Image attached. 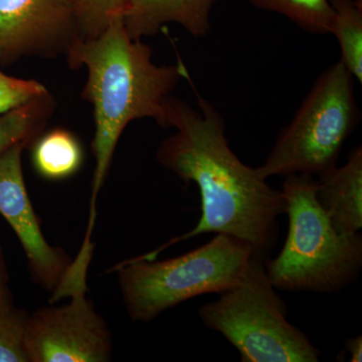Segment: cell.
I'll return each mask as SVG.
<instances>
[{
    "label": "cell",
    "instance_id": "cell-2",
    "mask_svg": "<svg viewBox=\"0 0 362 362\" xmlns=\"http://www.w3.org/2000/svg\"><path fill=\"white\" fill-rule=\"evenodd\" d=\"M71 66H85V98L94 106L93 151L96 159L90 218L85 240H90L96 220L97 195L108 173L117 143L126 126L151 118L163 127L165 105L171 92L188 71L181 62L157 66L152 51L141 40L131 39L124 21H117L99 37L78 39L68 51Z\"/></svg>",
    "mask_w": 362,
    "mask_h": 362
},
{
    "label": "cell",
    "instance_id": "cell-8",
    "mask_svg": "<svg viewBox=\"0 0 362 362\" xmlns=\"http://www.w3.org/2000/svg\"><path fill=\"white\" fill-rule=\"evenodd\" d=\"M78 39L71 0H0V61L68 52Z\"/></svg>",
    "mask_w": 362,
    "mask_h": 362
},
{
    "label": "cell",
    "instance_id": "cell-3",
    "mask_svg": "<svg viewBox=\"0 0 362 362\" xmlns=\"http://www.w3.org/2000/svg\"><path fill=\"white\" fill-rule=\"evenodd\" d=\"M281 190L289 230L279 256L265 262L274 288L335 294L356 282L362 267V235L335 230L317 201L315 176H285Z\"/></svg>",
    "mask_w": 362,
    "mask_h": 362
},
{
    "label": "cell",
    "instance_id": "cell-15",
    "mask_svg": "<svg viewBox=\"0 0 362 362\" xmlns=\"http://www.w3.org/2000/svg\"><path fill=\"white\" fill-rule=\"evenodd\" d=\"M47 97L0 116V156L16 143L30 141L42 127L49 107Z\"/></svg>",
    "mask_w": 362,
    "mask_h": 362
},
{
    "label": "cell",
    "instance_id": "cell-17",
    "mask_svg": "<svg viewBox=\"0 0 362 362\" xmlns=\"http://www.w3.org/2000/svg\"><path fill=\"white\" fill-rule=\"evenodd\" d=\"M28 317L11 308L0 311V362H30L25 344Z\"/></svg>",
    "mask_w": 362,
    "mask_h": 362
},
{
    "label": "cell",
    "instance_id": "cell-14",
    "mask_svg": "<svg viewBox=\"0 0 362 362\" xmlns=\"http://www.w3.org/2000/svg\"><path fill=\"white\" fill-rule=\"evenodd\" d=\"M252 6L282 14L302 30L330 35L333 11L329 0H249Z\"/></svg>",
    "mask_w": 362,
    "mask_h": 362
},
{
    "label": "cell",
    "instance_id": "cell-16",
    "mask_svg": "<svg viewBox=\"0 0 362 362\" xmlns=\"http://www.w3.org/2000/svg\"><path fill=\"white\" fill-rule=\"evenodd\" d=\"M127 0H71L80 39H94L117 21H124Z\"/></svg>",
    "mask_w": 362,
    "mask_h": 362
},
{
    "label": "cell",
    "instance_id": "cell-9",
    "mask_svg": "<svg viewBox=\"0 0 362 362\" xmlns=\"http://www.w3.org/2000/svg\"><path fill=\"white\" fill-rule=\"evenodd\" d=\"M28 142L16 143L0 156V214L20 239L35 280L54 290L70 264L45 240L26 192L21 153Z\"/></svg>",
    "mask_w": 362,
    "mask_h": 362
},
{
    "label": "cell",
    "instance_id": "cell-6",
    "mask_svg": "<svg viewBox=\"0 0 362 362\" xmlns=\"http://www.w3.org/2000/svg\"><path fill=\"white\" fill-rule=\"evenodd\" d=\"M356 78L342 62L323 71L291 122L281 131L265 162L257 168L264 178L320 176L337 166L340 152L358 122Z\"/></svg>",
    "mask_w": 362,
    "mask_h": 362
},
{
    "label": "cell",
    "instance_id": "cell-12",
    "mask_svg": "<svg viewBox=\"0 0 362 362\" xmlns=\"http://www.w3.org/2000/svg\"><path fill=\"white\" fill-rule=\"evenodd\" d=\"M333 11L331 35L339 44L343 65L362 83L361 0H329Z\"/></svg>",
    "mask_w": 362,
    "mask_h": 362
},
{
    "label": "cell",
    "instance_id": "cell-1",
    "mask_svg": "<svg viewBox=\"0 0 362 362\" xmlns=\"http://www.w3.org/2000/svg\"><path fill=\"white\" fill-rule=\"evenodd\" d=\"M199 104L197 111L182 100L168 98L163 127L176 131L162 141L156 158L180 180L199 187L201 218L190 232L139 258L152 261L176 243L214 233L245 240L255 256L267 259L277 240L278 218L286 211L284 194L233 153L225 121L213 105L202 97Z\"/></svg>",
    "mask_w": 362,
    "mask_h": 362
},
{
    "label": "cell",
    "instance_id": "cell-11",
    "mask_svg": "<svg viewBox=\"0 0 362 362\" xmlns=\"http://www.w3.org/2000/svg\"><path fill=\"white\" fill-rule=\"evenodd\" d=\"M316 199L338 233L356 235L362 228V148L354 147L344 165L316 180Z\"/></svg>",
    "mask_w": 362,
    "mask_h": 362
},
{
    "label": "cell",
    "instance_id": "cell-7",
    "mask_svg": "<svg viewBox=\"0 0 362 362\" xmlns=\"http://www.w3.org/2000/svg\"><path fill=\"white\" fill-rule=\"evenodd\" d=\"M70 303L45 307L28 317L25 344L30 362H106L112 357L111 333L85 293Z\"/></svg>",
    "mask_w": 362,
    "mask_h": 362
},
{
    "label": "cell",
    "instance_id": "cell-10",
    "mask_svg": "<svg viewBox=\"0 0 362 362\" xmlns=\"http://www.w3.org/2000/svg\"><path fill=\"white\" fill-rule=\"evenodd\" d=\"M220 0H127L124 25L131 39L151 37L169 23H177L195 37L211 30V13Z\"/></svg>",
    "mask_w": 362,
    "mask_h": 362
},
{
    "label": "cell",
    "instance_id": "cell-5",
    "mask_svg": "<svg viewBox=\"0 0 362 362\" xmlns=\"http://www.w3.org/2000/svg\"><path fill=\"white\" fill-rule=\"evenodd\" d=\"M265 262L254 255L242 280L202 306L199 318L240 352V361H319L320 350L287 320V306L267 276Z\"/></svg>",
    "mask_w": 362,
    "mask_h": 362
},
{
    "label": "cell",
    "instance_id": "cell-18",
    "mask_svg": "<svg viewBox=\"0 0 362 362\" xmlns=\"http://www.w3.org/2000/svg\"><path fill=\"white\" fill-rule=\"evenodd\" d=\"M45 86L37 81L23 80L0 71V116L47 96Z\"/></svg>",
    "mask_w": 362,
    "mask_h": 362
},
{
    "label": "cell",
    "instance_id": "cell-4",
    "mask_svg": "<svg viewBox=\"0 0 362 362\" xmlns=\"http://www.w3.org/2000/svg\"><path fill=\"white\" fill-rule=\"evenodd\" d=\"M254 255L245 240L218 233L182 256L161 262L136 257L114 271L130 318L149 322L192 298L232 289L244 277Z\"/></svg>",
    "mask_w": 362,
    "mask_h": 362
},
{
    "label": "cell",
    "instance_id": "cell-13",
    "mask_svg": "<svg viewBox=\"0 0 362 362\" xmlns=\"http://www.w3.org/2000/svg\"><path fill=\"white\" fill-rule=\"evenodd\" d=\"M33 157L40 175L49 180H63L80 168L82 149L71 133L54 130L37 142Z\"/></svg>",
    "mask_w": 362,
    "mask_h": 362
},
{
    "label": "cell",
    "instance_id": "cell-19",
    "mask_svg": "<svg viewBox=\"0 0 362 362\" xmlns=\"http://www.w3.org/2000/svg\"><path fill=\"white\" fill-rule=\"evenodd\" d=\"M344 352H349V361L361 362L362 361V337L359 335L356 338L347 339L345 341Z\"/></svg>",
    "mask_w": 362,
    "mask_h": 362
},
{
    "label": "cell",
    "instance_id": "cell-20",
    "mask_svg": "<svg viewBox=\"0 0 362 362\" xmlns=\"http://www.w3.org/2000/svg\"><path fill=\"white\" fill-rule=\"evenodd\" d=\"M11 308L6 301V293H4V284H2L1 276H0V311H6Z\"/></svg>",
    "mask_w": 362,
    "mask_h": 362
}]
</instances>
